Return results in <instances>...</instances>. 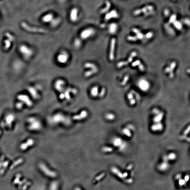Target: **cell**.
<instances>
[{
    "instance_id": "obj_22",
    "label": "cell",
    "mask_w": 190,
    "mask_h": 190,
    "mask_svg": "<svg viewBox=\"0 0 190 190\" xmlns=\"http://www.w3.org/2000/svg\"><path fill=\"white\" fill-rule=\"evenodd\" d=\"M23 161V159L22 158H20L18 159V160H16V161L14 162L10 166V170H13L14 168L16 167V166H17L18 165L22 163Z\"/></svg>"
},
{
    "instance_id": "obj_31",
    "label": "cell",
    "mask_w": 190,
    "mask_h": 190,
    "mask_svg": "<svg viewBox=\"0 0 190 190\" xmlns=\"http://www.w3.org/2000/svg\"><path fill=\"white\" fill-rule=\"evenodd\" d=\"M105 117L106 119H108V120H113L115 118V116L112 114L109 113V114H107L106 115Z\"/></svg>"
},
{
    "instance_id": "obj_34",
    "label": "cell",
    "mask_w": 190,
    "mask_h": 190,
    "mask_svg": "<svg viewBox=\"0 0 190 190\" xmlns=\"http://www.w3.org/2000/svg\"><path fill=\"white\" fill-rule=\"evenodd\" d=\"M5 49H8L11 46V42L8 40H6L5 41Z\"/></svg>"
},
{
    "instance_id": "obj_40",
    "label": "cell",
    "mask_w": 190,
    "mask_h": 190,
    "mask_svg": "<svg viewBox=\"0 0 190 190\" xmlns=\"http://www.w3.org/2000/svg\"><path fill=\"white\" fill-rule=\"evenodd\" d=\"M105 93H106V89L104 88H103L100 92V93L99 94L98 96L100 97H102L105 95Z\"/></svg>"
},
{
    "instance_id": "obj_49",
    "label": "cell",
    "mask_w": 190,
    "mask_h": 190,
    "mask_svg": "<svg viewBox=\"0 0 190 190\" xmlns=\"http://www.w3.org/2000/svg\"><path fill=\"white\" fill-rule=\"evenodd\" d=\"M1 133H2V132H1V131L0 130V135H1Z\"/></svg>"
},
{
    "instance_id": "obj_50",
    "label": "cell",
    "mask_w": 190,
    "mask_h": 190,
    "mask_svg": "<svg viewBox=\"0 0 190 190\" xmlns=\"http://www.w3.org/2000/svg\"><path fill=\"white\" fill-rule=\"evenodd\" d=\"M173 1H175V0H173Z\"/></svg>"
},
{
    "instance_id": "obj_43",
    "label": "cell",
    "mask_w": 190,
    "mask_h": 190,
    "mask_svg": "<svg viewBox=\"0 0 190 190\" xmlns=\"http://www.w3.org/2000/svg\"><path fill=\"white\" fill-rule=\"evenodd\" d=\"M164 15H165V16L168 17V16H169V15H170V10L168 9H165V10H164Z\"/></svg>"
},
{
    "instance_id": "obj_27",
    "label": "cell",
    "mask_w": 190,
    "mask_h": 190,
    "mask_svg": "<svg viewBox=\"0 0 190 190\" xmlns=\"http://www.w3.org/2000/svg\"><path fill=\"white\" fill-rule=\"evenodd\" d=\"M21 177V175L20 174H16V177L15 178L14 180L13 181V184H19V181H20V179Z\"/></svg>"
},
{
    "instance_id": "obj_7",
    "label": "cell",
    "mask_w": 190,
    "mask_h": 190,
    "mask_svg": "<svg viewBox=\"0 0 190 190\" xmlns=\"http://www.w3.org/2000/svg\"><path fill=\"white\" fill-rule=\"evenodd\" d=\"M17 99H18L19 101L23 103H25L27 105V106H31L33 105L32 102L30 99L27 95H19L17 97Z\"/></svg>"
},
{
    "instance_id": "obj_8",
    "label": "cell",
    "mask_w": 190,
    "mask_h": 190,
    "mask_svg": "<svg viewBox=\"0 0 190 190\" xmlns=\"http://www.w3.org/2000/svg\"><path fill=\"white\" fill-rule=\"evenodd\" d=\"M170 162L163 160L158 165V170L162 172L168 171L170 169Z\"/></svg>"
},
{
    "instance_id": "obj_33",
    "label": "cell",
    "mask_w": 190,
    "mask_h": 190,
    "mask_svg": "<svg viewBox=\"0 0 190 190\" xmlns=\"http://www.w3.org/2000/svg\"><path fill=\"white\" fill-rule=\"evenodd\" d=\"M165 27L166 28L167 31L170 34H172L173 33V32H174V30H173V29H172L171 27H170V25L166 24V25H165Z\"/></svg>"
},
{
    "instance_id": "obj_28",
    "label": "cell",
    "mask_w": 190,
    "mask_h": 190,
    "mask_svg": "<svg viewBox=\"0 0 190 190\" xmlns=\"http://www.w3.org/2000/svg\"><path fill=\"white\" fill-rule=\"evenodd\" d=\"M117 27L116 24H112L111 25V27H110V32L111 33H115L116 31H117Z\"/></svg>"
},
{
    "instance_id": "obj_2",
    "label": "cell",
    "mask_w": 190,
    "mask_h": 190,
    "mask_svg": "<svg viewBox=\"0 0 190 190\" xmlns=\"http://www.w3.org/2000/svg\"><path fill=\"white\" fill-rule=\"evenodd\" d=\"M154 7L152 5H148L144 7L141 9H138L135 10L133 11V15H134L135 16H137L142 13H144L145 16H149L152 13H154Z\"/></svg>"
},
{
    "instance_id": "obj_26",
    "label": "cell",
    "mask_w": 190,
    "mask_h": 190,
    "mask_svg": "<svg viewBox=\"0 0 190 190\" xmlns=\"http://www.w3.org/2000/svg\"><path fill=\"white\" fill-rule=\"evenodd\" d=\"M84 67L86 68H89L90 69H93L97 67L96 65L93 63H86L84 64Z\"/></svg>"
},
{
    "instance_id": "obj_23",
    "label": "cell",
    "mask_w": 190,
    "mask_h": 190,
    "mask_svg": "<svg viewBox=\"0 0 190 190\" xmlns=\"http://www.w3.org/2000/svg\"><path fill=\"white\" fill-rule=\"evenodd\" d=\"M77 13H78V10L76 8H74L72 10L71 14H70V19H71V20L75 21L77 19Z\"/></svg>"
},
{
    "instance_id": "obj_1",
    "label": "cell",
    "mask_w": 190,
    "mask_h": 190,
    "mask_svg": "<svg viewBox=\"0 0 190 190\" xmlns=\"http://www.w3.org/2000/svg\"><path fill=\"white\" fill-rule=\"evenodd\" d=\"M29 123L28 128L31 131H38L41 129L42 127L41 122L38 119L34 117L29 118L27 120Z\"/></svg>"
},
{
    "instance_id": "obj_44",
    "label": "cell",
    "mask_w": 190,
    "mask_h": 190,
    "mask_svg": "<svg viewBox=\"0 0 190 190\" xmlns=\"http://www.w3.org/2000/svg\"><path fill=\"white\" fill-rule=\"evenodd\" d=\"M132 31H133V33H134L136 34H137V33H139V32H140V31L139 29L136 28H133L132 29Z\"/></svg>"
},
{
    "instance_id": "obj_35",
    "label": "cell",
    "mask_w": 190,
    "mask_h": 190,
    "mask_svg": "<svg viewBox=\"0 0 190 190\" xmlns=\"http://www.w3.org/2000/svg\"><path fill=\"white\" fill-rule=\"evenodd\" d=\"M31 183L29 181H27L25 183V184H24L22 186V187H21V190H26L27 189V187L31 185Z\"/></svg>"
},
{
    "instance_id": "obj_11",
    "label": "cell",
    "mask_w": 190,
    "mask_h": 190,
    "mask_svg": "<svg viewBox=\"0 0 190 190\" xmlns=\"http://www.w3.org/2000/svg\"><path fill=\"white\" fill-rule=\"evenodd\" d=\"M52 122L54 123H59L64 122L66 120L65 116L61 114H57L53 116L52 119Z\"/></svg>"
},
{
    "instance_id": "obj_5",
    "label": "cell",
    "mask_w": 190,
    "mask_h": 190,
    "mask_svg": "<svg viewBox=\"0 0 190 190\" xmlns=\"http://www.w3.org/2000/svg\"><path fill=\"white\" fill-rule=\"evenodd\" d=\"M113 144L115 147H118L119 150H123L126 148V145L122 139L119 138H114L113 140Z\"/></svg>"
},
{
    "instance_id": "obj_41",
    "label": "cell",
    "mask_w": 190,
    "mask_h": 190,
    "mask_svg": "<svg viewBox=\"0 0 190 190\" xmlns=\"http://www.w3.org/2000/svg\"><path fill=\"white\" fill-rule=\"evenodd\" d=\"M5 35L7 37H8V38H9V39L10 40H11V41H14V37L13 36V35H11V34H10L9 33H5Z\"/></svg>"
},
{
    "instance_id": "obj_29",
    "label": "cell",
    "mask_w": 190,
    "mask_h": 190,
    "mask_svg": "<svg viewBox=\"0 0 190 190\" xmlns=\"http://www.w3.org/2000/svg\"><path fill=\"white\" fill-rule=\"evenodd\" d=\"M176 14H173L170 17V19L169 21V23H173L176 20Z\"/></svg>"
},
{
    "instance_id": "obj_12",
    "label": "cell",
    "mask_w": 190,
    "mask_h": 190,
    "mask_svg": "<svg viewBox=\"0 0 190 190\" xmlns=\"http://www.w3.org/2000/svg\"><path fill=\"white\" fill-rule=\"evenodd\" d=\"M34 144V141L33 139H27L26 142H23L21 144L20 146V148L22 150H26L28 148V147L33 145Z\"/></svg>"
},
{
    "instance_id": "obj_21",
    "label": "cell",
    "mask_w": 190,
    "mask_h": 190,
    "mask_svg": "<svg viewBox=\"0 0 190 190\" xmlns=\"http://www.w3.org/2000/svg\"><path fill=\"white\" fill-rule=\"evenodd\" d=\"M98 71V69L97 67L95 69H91L90 70L86 72L85 74V76H86V77H89L92 76V75H93L94 74L97 73Z\"/></svg>"
},
{
    "instance_id": "obj_4",
    "label": "cell",
    "mask_w": 190,
    "mask_h": 190,
    "mask_svg": "<svg viewBox=\"0 0 190 190\" xmlns=\"http://www.w3.org/2000/svg\"><path fill=\"white\" fill-rule=\"evenodd\" d=\"M39 167L41 171H42L44 174L48 176H49L50 177L54 178L56 176V173L55 172L49 170V169L43 163H41L40 164Z\"/></svg>"
},
{
    "instance_id": "obj_47",
    "label": "cell",
    "mask_w": 190,
    "mask_h": 190,
    "mask_svg": "<svg viewBox=\"0 0 190 190\" xmlns=\"http://www.w3.org/2000/svg\"><path fill=\"white\" fill-rule=\"evenodd\" d=\"M0 160L1 162H3L5 161V156L4 155H2L1 157H0Z\"/></svg>"
},
{
    "instance_id": "obj_16",
    "label": "cell",
    "mask_w": 190,
    "mask_h": 190,
    "mask_svg": "<svg viewBox=\"0 0 190 190\" xmlns=\"http://www.w3.org/2000/svg\"><path fill=\"white\" fill-rule=\"evenodd\" d=\"M72 93L73 94H76L77 92V90L76 89H72L70 88H69L67 89L65 92H64V95L65 96V98L67 100H69L70 99V93Z\"/></svg>"
},
{
    "instance_id": "obj_38",
    "label": "cell",
    "mask_w": 190,
    "mask_h": 190,
    "mask_svg": "<svg viewBox=\"0 0 190 190\" xmlns=\"http://www.w3.org/2000/svg\"><path fill=\"white\" fill-rule=\"evenodd\" d=\"M127 39L130 41H137L138 39L136 38V36H129L127 37Z\"/></svg>"
},
{
    "instance_id": "obj_46",
    "label": "cell",
    "mask_w": 190,
    "mask_h": 190,
    "mask_svg": "<svg viewBox=\"0 0 190 190\" xmlns=\"http://www.w3.org/2000/svg\"><path fill=\"white\" fill-rule=\"evenodd\" d=\"M60 98L61 99H64V98H65V96H64V95L63 92H62L60 94Z\"/></svg>"
},
{
    "instance_id": "obj_42",
    "label": "cell",
    "mask_w": 190,
    "mask_h": 190,
    "mask_svg": "<svg viewBox=\"0 0 190 190\" xmlns=\"http://www.w3.org/2000/svg\"><path fill=\"white\" fill-rule=\"evenodd\" d=\"M112 150V148H111V147H104L103 148V150L104 152H110Z\"/></svg>"
},
{
    "instance_id": "obj_30",
    "label": "cell",
    "mask_w": 190,
    "mask_h": 190,
    "mask_svg": "<svg viewBox=\"0 0 190 190\" xmlns=\"http://www.w3.org/2000/svg\"><path fill=\"white\" fill-rule=\"evenodd\" d=\"M154 36V33L152 32H149L144 35V38L147 39H150Z\"/></svg>"
},
{
    "instance_id": "obj_9",
    "label": "cell",
    "mask_w": 190,
    "mask_h": 190,
    "mask_svg": "<svg viewBox=\"0 0 190 190\" xmlns=\"http://www.w3.org/2000/svg\"><path fill=\"white\" fill-rule=\"evenodd\" d=\"M19 51L21 53L27 58H28L30 57L32 55V51L28 48L25 45H21L19 47Z\"/></svg>"
},
{
    "instance_id": "obj_36",
    "label": "cell",
    "mask_w": 190,
    "mask_h": 190,
    "mask_svg": "<svg viewBox=\"0 0 190 190\" xmlns=\"http://www.w3.org/2000/svg\"><path fill=\"white\" fill-rule=\"evenodd\" d=\"M136 37L138 40H142L144 39V35L143 33H142L141 32L136 34Z\"/></svg>"
},
{
    "instance_id": "obj_14",
    "label": "cell",
    "mask_w": 190,
    "mask_h": 190,
    "mask_svg": "<svg viewBox=\"0 0 190 190\" xmlns=\"http://www.w3.org/2000/svg\"><path fill=\"white\" fill-rule=\"evenodd\" d=\"M115 39L113 38L111 41V48L110 51L109 58L111 60H113L114 59V52L115 45Z\"/></svg>"
},
{
    "instance_id": "obj_15",
    "label": "cell",
    "mask_w": 190,
    "mask_h": 190,
    "mask_svg": "<svg viewBox=\"0 0 190 190\" xmlns=\"http://www.w3.org/2000/svg\"><path fill=\"white\" fill-rule=\"evenodd\" d=\"M69 56L66 52H62L57 57L58 61L61 63H65L67 61Z\"/></svg>"
},
{
    "instance_id": "obj_48",
    "label": "cell",
    "mask_w": 190,
    "mask_h": 190,
    "mask_svg": "<svg viewBox=\"0 0 190 190\" xmlns=\"http://www.w3.org/2000/svg\"><path fill=\"white\" fill-rule=\"evenodd\" d=\"M75 190H81V189L79 188H78V187H77V188H75Z\"/></svg>"
},
{
    "instance_id": "obj_3",
    "label": "cell",
    "mask_w": 190,
    "mask_h": 190,
    "mask_svg": "<svg viewBox=\"0 0 190 190\" xmlns=\"http://www.w3.org/2000/svg\"><path fill=\"white\" fill-rule=\"evenodd\" d=\"M22 26L25 30L28 31L32 32H39V33H47L48 31L43 29L38 28L35 27H31L28 25L25 22H23L22 23Z\"/></svg>"
},
{
    "instance_id": "obj_18",
    "label": "cell",
    "mask_w": 190,
    "mask_h": 190,
    "mask_svg": "<svg viewBox=\"0 0 190 190\" xmlns=\"http://www.w3.org/2000/svg\"><path fill=\"white\" fill-rule=\"evenodd\" d=\"M27 89L33 98L34 99H37L39 98V95L35 88L33 87H29Z\"/></svg>"
},
{
    "instance_id": "obj_37",
    "label": "cell",
    "mask_w": 190,
    "mask_h": 190,
    "mask_svg": "<svg viewBox=\"0 0 190 190\" xmlns=\"http://www.w3.org/2000/svg\"><path fill=\"white\" fill-rule=\"evenodd\" d=\"M182 22L184 24H185L186 25L190 27V19L188 18H185L182 19Z\"/></svg>"
},
{
    "instance_id": "obj_32",
    "label": "cell",
    "mask_w": 190,
    "mask_h": 190,
    "mask_svg": "<svg viewBox=\"0 0 190 190\" xmlns=\"http://www.w3.org/2000/svg\"><path fill=\"white\" fill-rule=\"evenodd\" d=\"M52 15H48L47 16H45L43 18V21H44V22H49V21L50 20L52 19Z\"/></svg>"
},
{
    "instance_id": "obj_13",
    "label": "cell",
    "mask_w": 190,
    "mask_h": 190,
    "mask_svg": "<svg viewBox=\"0 0 190 190\" xmlns=\"http://www.w3.org/2000/svg\"><path fill=\"white\" fill-rule=\"evenodd\" d=\"M64 81L62 80H58L55 81V89L59 92H62L64 90L63 86L65 85Z\"/></svg>"
},
{
    "instance_id": "obj_25",
    "label": "cell",
    "mask_w": 190,
    "mask_h": 190,
    "mask_svg": "<svg viewBox=\"0 0 190 190\" xmlns=\"http://www.w3.org/2000/svg\"><path fill=\"white\" fill-rule=\"evenodd\" d=\"M105 3H106V7L104 8H103V9L101 10V13H106V11H108L110 9V8H111V4L109 1H106Z\"/></svg>"
},
{
    "instance_id": "obj_45",
    "label": "cell",
    "mask_w": 190,
    "mask_h": 190,
    "mask_svg": "<svg viewBox=\"0 0 190 190\" xmlns=\"http://www.w3.org/2000/svg\"><path fill=\"white\" fill-rule=\"evenodd\" d=\"M104 176V173H103V174H100V176H99L98 177L96 178V181H99V180H100V179L102 178Z\"/></svg>"
},
{
    "instance_id": "obj_24",
    "label": "cell",
    "mask_w": 190,
    "mask_h": 190,
    "mask_svg": "<svg viewBox=\"0 0 190 190\" xmlns=\"http://www.w3.org/2000/svg\"><path fill=\"white\" fill-rule=\"evenodd\" d=\"M173 24L175 27L178 30H182L183 25H182V23L180 21L176 20L173 23Z\"/></svg>"
},
{
    "instance_id": "obj_10",
    "label": "cell",
    "mask_w": 190,
    "mask_h": 190,
    "mask_svg": "<svg viewBox=\"0 0 190 190\" xmlns=\"http://www.w3.org/2000/svg\"><path fill=\"white\" fill-rule=\"evenodd\" d=\"M176 158H177V155L175 153L170 152V153H168V154L163 155L162 157V160L169 162L170 163V162H173L174 161H175Z\"/></svg>"
},
{
    "instance_id": "obj_39",
    "label": "cell",
    "mask_w": 190,
    "mask_h": 190,
    "mask_svg": "<svg viewBox=\"0 0 190 190\" xmlns=\"http://www.w3.org/2000/svg\"><path fill=\"white\" fill-rule=\"evenodd\" d=\"M23 105V103H22L21 102L19 101V102L16 103V108H17V109H21L22 108Z\"/></svg>"
},
{
    "instance_id": "obj_19",
    "label": "cell",
    "mask_w": 190,
    "mask_h": 190,
    "mask_svg": "<svg viewBox=\"0 0 190 190\" xmlns=\"http://www.w3.org/2000/svg\"><path fill=\"white\" fill-rule=\"evenodd\" d=\"M91 95L94 97H98L99 96V88L98 86L92 87L90 91Z\"/></svg>"
},
{
    "instance_id": "obj_17",
    "label": "cell",
    "mask_w": 190,
    "mask_h": 190,
    "mask_svg": "<svg viewBox=\"0 0 190 190\" xmlns=\"http://www.w3.org/2000/svg\"><path fill=\"white\" fill-rule=\"evenodd\" d=\"M88 115V113L87 111H82L79 115H75L73 117V119L75 120H81L87 117Z\"/></svg>"
},
{
    "instance_id": "obj_6",
    "label": "cell",
    "mask_w": 190,
    "mask_h": 190,
    "mask_svg": "<svg viewBox=\"0 0 190 190\" xmlns=\"http://www.w3.org/2000/svg\"><path fill=\"white\" fill-rule=\"evenodd\" d=\"M15 117L13 114H8L5 117V122L4 123V126H7L8 127L11 128L13 122H14Z\"/></svg>"
},
{
    "instance_id": "obj_20",
    "label": "cell",
    "mask_w": 190,
    "mask_h": 190,
    "mask_svg": "<svg viewBox=\"0 0 190 190\" xmlns=\"http://www.w3.org/2000/svg\"><path fill=\"white\" fill-rule=\"evenodd\" d=\"M118 14L115 10H113L111 11V13H108L106 16V19H111V18H116L118 17Z\"/></svg>"
}]
</instances>
